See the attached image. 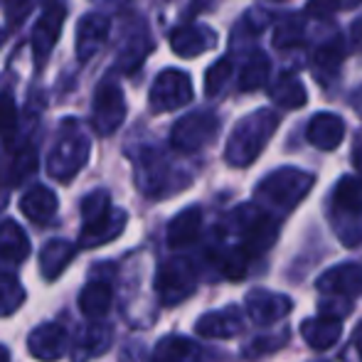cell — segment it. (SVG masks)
I'll use <instances>...</instances> for the list:
<instances>
[{"mask_svg":"<svg viewBox=\"0 0 362 362\" xmlns=\"http://www.w3.org/2000/svg\"><path fill=\"white\" fill-rule=\"evenodd\" d=\"M20 210L28 219H33L35 224H45L54 217L57 212V195L49 187H33L30 192H25L20 200Z\"/></svg>","mask_w":362,"mask_h":362,"instance_id":"obj_23","label":"cell"},{"mask_svg":"<svg viewBox=\"0 0 362 362\" xmlns=\"http://www.w3.org/2000/svg\"><path fill=\"white\" fill-rule=\"evenodd\" d=\"M353 340H355V350H358V355H360V362H362V323L355 328V333H353Z\"/></svg>","mask_w":362,"mask_h":362,"instance_id":"obj_42","label":"cell"},{"mask_svg":"<svg viewBox=\"0 0 362 362\" xmlns=\"http://www.w3.org/2000/svg\"><path fill=\"white\" fill-rule=\"evenodd\" d=\"M0 42H3V33H0Z\"/></svg>","mask_w":362,"mask_h":362,"instance_id":"obj_46","label":"cell"},{"mask_svg":"<svg viewBox=\"0 0 362 362\" xmlns=\"http://www.w3.org/2000/svg\"><path fill=\"white\" fill-rule=\"evenodd\" d=\"M111 296H114V293H111V286L106 281H91L79 296L81 313H84L86 318H91V320L106 315V313H109V308H111Z\"/></svg>","mask_w":362,"mask_h":362,"instance_id":"obj_27","label":"cell"},{"mask_svg":"<svg viewBox=\"0 0 362 362\" xmlns=\"http://www.w3.org/2000/svg\"><path fill=\"white\" fill-rule=\"evenodd\" d=\"M111 197L106 190H94L81 200V217H84V227L101 222L104 217L111 215Z\"/></svg>","mask_w":362,"mask_h":362,"instance_id":"obj_32","label":"cell"},{"mask_svg":"<svg viewBox=\"0 0 362 362\" xmlns=\"http://www.w3.org/2000/svg\"><path fill=\"white\" fill-rule=\"evenodd\" d=\"M340 8V0H308V5H305V13L310 15V18H330V15H335Z\"/></svg>","mask_w":362,"mask_h":362,"instance_id":"obj_40","label":"cell"},{"mask_svg":"<svg viewBox=\"0 0 362 362\" xmlns=\"http://www.w3.org/2000/svg\"><path fill=\"white\" fill-rule=\"evenodd\" d=\"M276 129H279V114H274V111L262 109V111H254L252 116H244L234 126L232 136L227 141V151H224L227 163L234 168L252 165Z\"/></svg>","mask_w":362,"mask_h":362,"instance_id":"obj_1","label":"cell"},{"mask_svg":"<svg viewBox=\"0 0 362 362\" xmlns=\"http://www.w3.org/2000/svg\"><path fill=\"white\" fill-rule=\"evenodd\" d=\"M8 358H10V353L5 348H0V362H8Z\"/></svg>","mask_w":362,"mask_h":362,"instance_id":"obj_44","label":"cell"},{"mask_svg":"<svg viewBox=\"0 0 362 362\" xmlns=\"http://www.w3.org/2000/svg\"><path fill=\"white\" fill-rule=\"evenodd\" d=\"M305 136H308V144L315 146L318 151H335L345 139V121L338 114L320 111L308 121Z\"/></svg>","mask_w":362,"mask_h":362,"instance_id":"obj_15","label":"cell"},{"mask_svg":"<svg viewBox=\"0 0 362 362\" xmlns=\"http://www.w3.org/2000/svg\"><path fill=\"white\" fill-rule=\"evenodd\" d=\"M234 229H237L239 239L237 244L249 259L262 257L264 252L274 247L279 237V222L272 212L262 210L259 205H242L234 210L232 215Z\"/></svg>","mask_w":362,"mask_h":362,"instance_id":"obj_4","label":"cell"},{"mask_svg":"<svg viewBox=\"0 0 362 362\" xmlns=\"http://www.w3.org/2000/svg\"><path fill=\"white\" fill-rule=\"evenodd\" d=\"M219 131V119L212 111H195L187 114L173 126L170 144L175 151L180 153H197L200 148L217 139Z\"/></svg>","mask_w":362,"mask_h":362,"instance_id":"obj_7","label":"cell"},{"mask_svg":"<svg viewBox=\"0 0 362 362\" xmlns=\"http://www.w3.org/2000/svg\"><path fill=\"white\" fill-rule=\"evenodd\" d=\"M197 5H200V8H205V5H210V0H197Z\"/></svg>","mask_w":362,"mask_h":362,"instance_id":"obj_45","label":"cell"},{"mask_svg":"<svg viewBox=\"0 0 362 362\" xmlns=\"http://www.w3.org/2000/svg\"><path fill=\"white\" fill-rule=\"evenodd\" d=\"M330 219L345 247H358L362 242V177H340L330 200Z\"/></svg>","mask_w":362,"mask_h":362,"instance_id":"obj_2","label":"cell"},{"mask_svg":"<svg viewBox=\"0 0 362 362\" xmlns=\"http://www.w3.org/2000/svg\"><path fill=\"white\" fill-rule=\"evenodd\" d=\"M153 362H202V348L190 338L168 335L156 345Z\"/></svg>","mask_w":362,"mask_h":362,"instance_id":"obj_22","label":"cell"},{"mask_svg":"<svg viewBox=\"0 0 362 362\" xmlns=\"http://www.w3.org/2000/svg\"><path fill=\"white\" fill-rule=\"evenodd\" d=\"M195 288H197V274L195 267L190 264V259L175 257L160 264L156 276V291L165 305H177L187 296L195 293Z\"/></svg>","mask_w":362,"mask_h":362,"instance_id":"obj_6","label":"cell"},{"mask_svg":"<svg viewBox=\"0 0 362 362\" xmlns=\"http://www.w3.org/2000/svg\"><path fill=\"white\" fill-rule=\"evenodd\" d=\"M200 229H202V210L200 207H187V210L175 215L173 222L168 224V244L173 249L190 247L200 237Z\"/></svg>","mask_w":362,"mask_h":362,"instance_id":"obj_21","label":"cell"},{"mask_svg":"<svg viewBox=\"0 0 362 362\" xmlns=\"http://www.w3.org/2000/svg\"><path fill=\"white\" fill-rule=\"evenodd\" d=\"M272 99L276 101L281 109H300V106L308 101L303 84L296 79L291 72H284L276 79V84L272 86Z\"/></svg>","mask_w":362,"mask_h":362,"instance_id":"obj_29","label":"cell"},{"mask_svg":"<svg viewBox=\"0 0 362 362\" xmlns=\"http://www.w3.org/2000/svg\"><path fill=\"white\" fill-rule=\"evenodd\" d=\"M315 288L328 296V298L350 300L355 296H362V264L348 262L328 269L325 274H320V279L315 281Z\"/></svg>","mask_w":362,"mask_h":362,"instance_id":"obj_12","label":"cell"},{"mask_svg":"<svg viewBox=\"0 0 362 362\" xmlns=\"http://www.w3.org/2000/svg\"><path fill=\"white\" fill-rule=\"evenodd\" d=\"M215 33L205 25H182L170 35L173 52L180 54V57H197V54L215 47Z\"/></svg>","mask_w":362,"mask_h":362,"instance_id":"obj_17","label":"cell"},{"mask_svg":"<svg viewBox=\"0 0 362 362\" xmlns=\"http://www.w3.org/2000/svg\"><path fill=\"white\" fill-rule=\"evenodd\" d=\"M318 310L325 315V318H333L343 323L345 315L353 310V300H345V298H328V300H320Z\"/></svg>","mask_w":362,"mask_h":362,"instance_id":"obj_38","label":"cell"},{"mask_svg":"<svg viewBox=\"0 0 362 362\" xmlns=\"http://www.w3.org/2000/svg\"><path fill=\"white\" fill-rule=\"evenodd\" d=\"M345 59V47H343V40L335 37L330 42H323L313 54V69H315V76L320 81L325 76H338L340 72V64Z\"/></svg>","mask_w":362,"mask_h":362,"instance_id":"obj_28","label":"cell"},{"mask_svg":"<svg viewBox=\"0 0 362 362\" xmlns=\"http://www.w3.org/2000/svg\"><path fill=\"white\" fill-rule=\"evenodd\" d=\"M111 343V328L109 325H91L84 335L79 338L74 348V362H86L94 355L104 353Z\"/></svg>","mask_w":362,"mask_h":362,"instance_id":"obj_31","label":"cell"},{"mask_svg":"<svg viewBox=\"0 0 362 362\" xmlns=\"http://www.w3.org/2000/svg\"><path fill=\"white\" fill-rule=\"evenodd\" d=\"M269 72H272V62H269L267 54L252 52L247 62H244L242 74H239V89L242 91L262 89V86L269 81Z\"/></svg>","mask_w":362,"mask_h":362,"instance_id":"obj_30","label":"cell"},{"mask_svg":"<svg viewBox=\"0 0 362 362\" xmlns=\"http://www.w3.org/2000/svg\"><path fill=\"white\" fill-rule=\"evenodd\" d=\"M187 185L185 175H175L173 168L163 160L160 153L156 151H144L139 160V187L151 197L170 195V192L180 190Z\"/></svg>","mask_w":362,"mask_h":362,"instance_id":"obj_8","label":"cell"},{"mask_svg":"<svg viewBox=\"0 0 362 362\" xmlns=\"http://www.w3.org/2000/svg\"><path fill=\"white\" fill-rule=\"evenodd\" d=\"M15 129H18V106L10 91H0V136L13 139Z\"/></svg>","mask_w":362,"mask_h":362,"instance_id":"obj_37","label":"cell"},{"mask_svg":"<svg viewBox=\"0 0 362 362\" xmlns=\"http://www.w3.org/2000/svg\"><path fill=\"white\" fill-rule=\"evenodd\" d=\"M151 109L156 114L163 111H175L180 106L190 104L192 101V81L190 76L180 69H165V72L158 74V79L151 86Z\"/></svg>","mask_w":362,"mask_h":362,"instance_id":"obj_9","label":"cell"},{"mask_svg":"<svg viewBox=\"0 0 362 362\" xmlns=\"http://www.w3.org/2000/svg\"><path fill=\"white\" fill-rule=\"evenodd\" d=\"M86 158H89V139L76 126V121H64L59 141L54 144L52 153L47 158V173L54 180L67 182L81 170Z\"/></svg>","mask_w":362,"mask_h":362,"instance_id":"obj_5","label":"cell"},{"mask_svg":"<svg viewBox=\"0 0 362 362\" xmlns=\"http://www.w3.org/2000/svg\"><path fill=\"white\" fill-rule=\"evenodd\" d=\"M25 300V288L10 274H0V315H10Z\"/></svg>","mask_w":362,"mask_h":362,"instance_id":"obj_34","label":"cell"},{"mask_svg":"<svg viewBox=\"0 0 362 362\" xmlns=\"http://www.w3.org/2000/svg\"><path fill=\"white\" fill-rule=\"evenodd\" d=\"M293 308V300L284 293H274L267 288H254L247 296V313L254 323L259 325H269L276 323V320L286 318Z\"/></svg>","mask_w":362,"mask_h":362,"instance_id":"obj_13","label":"cell"},{"mask_svg":"<svg viewBox=\"0 0 362 362\" xmlns=\"http://www.w3.org/2000/svg\"><path fill=\"white\" fill-rule=\"evenodd\" d=\"M229 74H232V62H229V57L217 59V62L207 69V76H205L207 96H219V94H222V89L227 86V81H229Z\"/></svg>","mask_w":362,"mask_h":362,"instance_id":"obj_36","label":"cell"},{"mask_svg":"<svg viewBox=\"0 0 362 362\" xmlns=\"http://www.w3.org/2000/svg\"><path fill=\"white\" fill-rule=\"evenodd\" d=\"M126 119V99L124 91L114 81H104L96 89L94 109H91V124L99 136H111Z\"/></svg>","mask_w":362,"mask_h":362,"instance_id":"obj_10","label":"cell"},{"mask_svg":"<svg viewBox=\"0 0 362 362\" xmlns=\"http://www.w3.org/2000/svg\"><path fill=\"white\" fill-rule=\"evenodd\" d=\"M303 20L300 18H288L279 20L276 30H274V47L286 49V47H300L303 45Z\"/></svg>","mask_w":362,"mask_h":362,"instance_id":"obj_33","label":"cell"},{"mask_svg":"<svg viewBox=\"0 0 362 362\" xmlns=\"http://www.w3.org/2000/svg\"><path fill=\"white\" fill-rule=\"evenodd\" d=\"M35 0H0V8H3L5 18H8L10 25H18L25 20V15L30 13Z\"/></svg>","mask_w":362,"mask_h":362,"instance_id":"obj_39","label":"cell"},{"mask_svg":"<svg viewBox=\"0 0 362 362\" xmlns=\"http://www.w3.org/2000/svg\"><path fill=\"white\" fill-rule=\"evenodd\" d=\"M362 0H340V8H355V5H360Z\"/></svg>","mask_w":362,"mask_h":362,"instance_id":"obj_43","label":"cell"},{"mask_svg":"<svg viewBox=\"0 0 362 362\" xmlns=\"http://www.w3.org/2000/svg\"><path fill=\"white\" fill-rule=\"evenodd\" d=\"M74 252H76V247L69 244L67 239H52V242H47V247L40 254V269H42L45 279H47V281L57 279L59 274L67 269V264L72 262Z\"/></svg>","mask_w":362,"mask_h":362,"instance_id":"obj_24","label":"cell"},{"mask_svg":"<svg viewBox=\"0 0 362 362\" xmlns=\"http://www.w3.org/2000/svg\"><path fill=\"white\" fill-rule=\"evenodd\" d=\"M28 350L33 358L45 360V362H54L64 355L67 350V330L59 323H45L40 328H35L30 333L28 340Z\"/></svg>","mask_w":362,"mask_h":362,"instance_id":"obj_14","label":"cell"},{"mask_svg":"<svg viewBox=\"0 0 362 362\" xmlns=\"http://www.w3.org/2000/svg\"><path fill=\"white\" fill-rule=\"evenodd\" d=\"M313 187V175L298 168H279L269 173L257 187V200L262 210L288 212L303 200Z\"/></svg>","mask_w":362,"mask_h":362,"instance_id":"obj_3","label":"cell"},{"mask_svg":"<svg viewBox=\"0 0 362 362\" xmlns=\"http://www.w3.org/2000/svg\"><path fill=\"white\" fill-rule=\"evenodd\" d=\"M28 254H30L28 234H25L13 219L3 222V227H0V257H3L5 262L20 264Z\"/></svg>","mask_w":362,"mask_h":362,"instance_id":"obj_26","label":"cell"},{"mask_svg":"<svg viewBox=\"0 0 362 362\" xmlns=\"http://www.w3.org/2000/svg\"><path fill=\"white\" fill-rule=\"evenodd\" d=\"M151 49V42H148V35H134L131 37V42L126 45L124 49H121V57H119V67L126 69V72H131V69H136L141 62L146 59V52Z\"/></svg>","mask_w":362,"mask_h":362,"instance_id":"obj_35","label":"cell"},{"mask_svg":"<svg viewBox=\"0 0 362 362\" xmlns=\"http://www.w3.org/2000/svg\"><path fill=\"white\" fill-rule=\"evenodd\" d=\"M64 15H67V8H64L62 3H57V0H49L42 18H40V23L35 25L33 52H35V67L37 69L47 62L49 52H52V47L57 45L59 30H62V25H64Z\"/></svg>","mask_w":362,"mask_h":362,"instance_id":"obj_11","label":"cell"},{"mask_svg":"<svg viewBox=\"0 0 362 362\" xmlns=\"http://www.w3.org/2000/svg\"><path fill=\"white\" fill-rule=\"evenodd\" d=\"M350 35H353V40L362 47V18H358L353 23V30H350Z\"/></svg>","mask_w":362,"mask_h":362,"instance_id":"obj_41","label":"cell"},{"mask_svg":"<svg viewBox=\"0 0 362 362\" xmlns=\"http://www.w3.org/2000/svg\"><path fill=\"white\" fill-rule=\"evenodd\" d=\"M300 335H303V340L308 343V348L328 350V348H333L340 340V335H343V323L333 318H325V315H320V318H305L303 323H300Z\"/></svg>","mask_w":362,"mask_h":362,"instance_id":"obj_20","label":"cell"},{"mask_svg":"<svg viewBox=\"0 0 362 362\" xmlns=\"http://www.w3.org/2000/svg\"><path fill=\"white\" fill-rule=\"evenodd\" d=\"M126 227V212L124 210H111L109 217H104L101 222L91 224V227L81 229V242L84 247H96V244H106L111 239H116Z\"/></svg>","mask_w":362,"mask_h":362,"instance_id":"obj_25","label":"cell"},{"mask_svg":"<svg viewBox=\"0 0 362 362\" xmlns=\"http://www.w3.org/2000/svg\"><path fill=\"white\" fill-rule=\"evenodd\" d=\"M195 330L202 338H234L244 330V320L242 313L234 305H229V308L205 313L195 323Z\"/></svg>","mask_w":362,"mask_h":362,"instance_id":"obj_18","label":"cell"},{"mask_svg":"<svg viewBox=\"0 0 362 362\" xmlns=\"http://www.w3.org/2000/svg\"><path fill=\"white\" fill-rule=\"evenodd\" d=\"M35 170H37V153L33 146H23L0 158V182H5L8 187L23 182Z\"/></svg>","mask_w":362,"mask_h":362,"instance_id":"obj_19","label":"cell"},{"mask_svg":"<svg viewBox=\"0 0 362 362\" xmlns=\"http://www.w3.org/2000/svg\"><path fill=\"white\" fill-rule=\"evenodd\" d=\"M109 37V18L99 13H89L81 18L79 28H76V54L81 62L91 59L101 49V45Z\"/></svg>","mask_w":362,"mask_h":362,"instance_id":"obj_16","label":"cell"}]
</instances>
